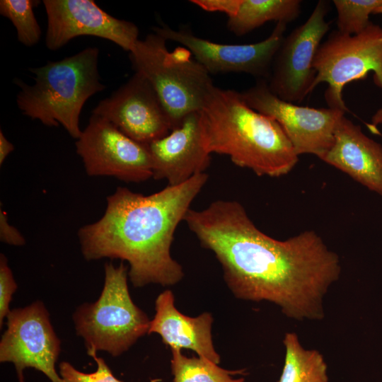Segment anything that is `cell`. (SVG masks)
Listing matches in <instances>:
<instances>
[{
  "instance_id": "19",
  "label": "cell",
  "mask_w": 382,
  "mask_h": 382,
  "mask_svg": "<svg viewBox=\"0 0 382 382\" xmlns=\"http://www.w3.org/2000/svg\"><path fill=\"white\" fill-rule=\"evenodd\" d=\"M283 343L284 363L277 382H328V366L318 350L305 349L295 332L286 333Z\"/></svg>"
},
{
  "instance_id": "23",
  "label": "cell",
  "mask_w": 382,
  "mask_h": 382,
  "mask_svg": "<svg viewBox=\"0 0 382 382\" xmlns=\"http://www.w3.org/2000/svg\"><path fill=\"white\" fill-rule=\"evenodd\" d=\"M88 355L96 362V371L85 373L76 369L70 363L62 361L59 365L62 382H122L113 375L105 361L97 356V352H91Z\"/></svg>"
},
{
  "instance_id": "12",
  "label": "cell",
  "mask_w": 382,
  "mask_h": 382,
  "mask_svg": "<svg viewBox=\"0 0 382 382\" xmlns=\"http://www.w3.org/2000/svg\"><path fill=\"white\" fill-rule=\"evenodd\" d=\"M286 25L277 23L264 40L243 45L212 42L185 28L175 30L163 25L154 30L166 40L178 42L190 50L209 74L245 73L267 81L274 56L285 37Z\"/></svg>"
},
{
  "instance_id": "9",
  "label": "cell",
  "mask_w": 382,
  "mask_h": 382,
  "mask_svg": "<svg viewBox=\"0 0 382 382\" xmlns=\"http://www.w3.org/2000/svg\"><path fill=\"white\" fill-rule=\"evenodd\" d=\"M76 149L90 176H112L129 183L153 178L148 145L137 142L96 115L76 139Z\"/></svg>"
},
{
  "instance_id": "27",
  "label": "cell",
  "mask_w": 382,
  "mask_h": 382,
  "mask_svg": "<svg viewBox=\"0 0 382 382\" xmlns=\"http://www.w3.org/2000/svg\"><path fill=\"white\" fill-rule=\"evenodd\" d=\"M14 150V146L0 131V165L1 166L8 154Z\"/></svg>"
},
{
  "instance_id": "28",
  "label": "cell",
  "mask_w": 382,
  "mask_h": 382,
  "mask_svg": "<svg viewBox=\"0 0 382 382\" xmlns=\"http://www.w3.org/2000/svg\"><path fill=\"white\" fill-rule=\"evenodd\" d=\"M374 14H382V4L376 8Z\"/></svg>"
},
{
  "instance_id": "11",
  "label": "cell",
  "mask_w": 382,
  "mask_h": 382,
  "mask_svg": "<svg viewBox=\"0 0 382 382\" xmlns=\"http://www.w3.org/2000/svg\"><path fill=\"white\" fill-rule=\"evenodd\" d=\"M240 94L249 107L280 125L298 156L308 154L320 158L332 145L335 127L345 113L339 109L309 108L283 100L271 92L264 79Z\"/></svg>"
},
{
  "instance_id": "10",
  "label": "cell",
  "mask_w": 382,
  "mask_h": 382,
  "mask_svg": "<svg viewBox=\"0 0 382 382\" xmlns=\"http://www.w3.org/2000/svg\"><path fill=\"white\" fill-rule=\"evenodd\" d=\"M328 9V1H318L306 21L284 37L267 81L271 92L280 99L300 103L313 91L316 76L313 62L330 30L325 20Z\"/></svg>"
},
{
  "instance_id": "5",
  "label": "cell",
  "mask_w": 382,
  "mask_h": 382,
  "mask_svg": "<svg viewBox=\"0 0 382 382\" xmlns=\"http://www.w3.org/2000/svg\"><path fill=\"white\" fill-rule=\"evenodd\" d=\"M166 40L154 32L139 40L129 52L135 72L142 74L157 93L173 127L199 112L214 86L210 74L185 47L169 51Z\"/></svg>"
},
{
  "instance_id": "18",
  "label": "cell",
  "mask_w": 382,
  "mask_h": 382,
  "mask_svg": "<svg viewBox=\"0 0 382 382\" xmlns=\"http://www.w3.org/2000/svg\"><path fill=\"white\" fill-rule=\"evenodd\" d=\"M300 0H241L234 15L228 18V30L244 35L268 21L289 23L301 13Z\"/></svg>"
},
{
  "instance_id": "13",
  "label": "cell",
  "mask_w": 382,
  "mask_h": 382,
  "mask_svg": "<svg viewBox=\"0 0 382 382\" xmlns=\"http://www.w3.org/2000/svg\"><path fill=\"white\" fill-rule=\"evenodd\" d=\"M47 17L45 45L62 48L74 37L90 35L108 40L131 52L139 39L132 22L116 18L92 0H44Z\"/></svg>"
},
{
  "instance_id": "25",
  "label": "cell",
  "mask_w": 382,
  "mask_h": 382,
  "mask_svg": "<svg viewBox=\"0 0 382 382\" xmlns=\"http://www.w3.org/2000/svg\"><path fill=\"white\" fill-rule=\"evenodd\" d=\"M241 0H191L192 4L208 12H220L232 16L237 11Z\"/></svg>"
},
{
  "instance_id": "22",
  "label": "cell",
  "mask_w": 382,
  "mask_h": 382,
  "mask_svg": "<svg viewBox=\"0 0 382 382\" xmlns=\"http://www.w3.org/2000/svg\"><path fill=\"white\" fill-rule=\"evenodd\" d=\"M337 11V30L349 35L364 31L371 23V14L382 0H333Z\"/></svg>"
},
{
  "instance_id": "26",
  "label": "cell",
  "mask_w": 382,
  "mask_h": 382,
  "mask_svg": "<svg viewBox=\"0 0 382 382\" xmlns=\"http://www.w3.org/2000/svg\"><path fill=\"white\" fill-rule=\"evenodd\" d=\"M0 240L1 242L16 246L23 245L25 240L14 226L9 224L6 213L0 209Z\"/></svg>"
},
{
  "instance_id": "7",
  "label": "cell",
  "mask_w": 382,
  "mask_h": 382,
  "mask_svg": "<svg viewBox=\"0 0 382 382\" xmlns=\"http://www.w3.org/2000/svg\"><path fill=\"white\" fill-rule=\"evenodd\" d=\"M313 68L316 72L312 91L320 83L328 85L325 92L328 108L349 112L342 96L345 85L364 79L371 71L382 88V28L372 22L361 33L349 35L335 30L318 47ZM382 125V106L367 125L373 133Z\"/></svg>"
},
{
  "instance_id": "8",
  "label": "cell",
  "mask_w": 382,
  "mask_h": 382,
  "mask_svg": "<svg viewBox=\"0 0 382 382\" xmlns=\"http://www.w3.org/2000/svg\"><path fill=\"white\" fill-rule=\"evenodd\" d=\"M60 351L61 341L42 301L11 310L0 340V361L14 365L19 382H25L28 368L41 371L51 382H62L55 366Z\"/></svg>"
},
{
  "instance_id": "6",
  "label": "cell",
  "mask_w": 382,
  "mask_h": 382,
  "mask_svg": "<svg viewBox=\"0 0 382 382\" xmlns=\"http://www.w3.org/2000/svg\"><path fill=\"white\" fill-rule=\"evenodd\" d=\"M104 284L93 303L79 306L73 313L76 333L84 340L87 354L104 351L118 357L148 334L150 320L132 301L127 285L128 270L104 265Z\"/></svg>"
},
{
  "instance_id": "15",
  "label": "cell",
  "mask_w": 382,
  "mask_h": 382,
  "mask_svg": "<svg viewBox=\"0 0 382 382\" xmlns=\"http://www.w3.org/2000/svg\"><path fill=\"white\" fill-rule=\"evenodd\" d=\"M147 145L153 178L166 180L168 185L184 183L204 173L210 164V154L202 144L199 111L189 114L168 134Z\"/></svg>"
},
{
  "instance_id": "14",
  "label": "cell",
  "mask_w": 382,
  "mask_h": 382,
  "mask_svg": "<svg viewBox=\"0 0 382 382\" xmlns=\"http://www.w3.org/2000/svg\"><path fill=\"white\" fill-rule=\"evenodd\" d=\"M133 140L144 144L163 137L173 129L155 90L141 74L134 75L92 110Z\"/></svg>"
},
{
  "instance_id": "17",
  "label": "cell",
  "mask_w": 382,
  "mask_h": 382,
  "mask_svg": "<svg viewBox=\"0 0 382 382\" xmlns=\"http://www.w3.org/2000/svg\"><path fill=\"white\" fill-rule=\"evenodd\" d=\"M155 311L148 334L159 335L163 343L171 349H190L198 357L220 363V356L212 341L213 317L210 313L204 312L197 317L183 314L176 308L175 296L170 289L157 296Z\"/></svg>"
},
{
  "instance_id": "1",
  "label": "cell",
  "mask_w": 382,
  "mask_h": 382,
  "mask_svg": "<svg viewBox=\"0 0 382 382\" xmlns=\"http://www.w3.org/2000/svg\"><path fill=\"white\" fill-rule=\"evenodd\" d=\"M184 221L221 265L239 299L267 301L297 320L324 317L323 298L340 276L338 255L313 230L280 241L262 232L238 201L189 209Z\"/></svg>"
},
{
  "instance_id": "2",
  "label": "cell",
  "mask_w": 382,
  "mask_h": 382,
  "mask_svg": "<svg viewBox=\"0 0 382 382\" xmlns=\"http://www.w3.org/2000/svg\"><path fill=\"white\" fill-rule=\"evenodd\" d=\"M208 179L199 173L149 195L117 187L107 197L103 216L78 231L83 257L127 261L134 287L178 283L184 272L170 254L174 234Z\"/></svg>"
},
{
  "instance_id": "24",
  "label": "cell",
  "mask_w": 382,
  "mask_h": 382,
  "mask_svg": "<svg viewBox=\"0 0 382 382\" xmlns=\"http://www.w3.org/2000/svg\"><path fill=\"white\" fill-rule=\"evenodd\" d=\"M18 288L12 271L8 265L6 256L0 255V328L11 310L9 308L12 296Z\"/></svg>"
},
{
  "instance_id": "16",
  "label": "cell",
  "mask_w": 382,
  "mask_h": 382,
  "mask_svg": "<svg viewBox=\"0 0 382 382\" xmlns=\"http://www.w3.org/2000/svg\"><path fill=\"white\" fill-rule=\"evenodd\" d=\"M382 196V145L342 115L330 149L320 158Z\"/></svg>"
},
{
  "instance_id": "21",
  "label": "cell",
  "mask_w": 382,
  "mask_h": 382,
  "mask_svg": "<svg viewBox=\"0 0 382 382\" xmlns=\"http://www.w3.org/2000/svg\"><path fill=\"white\" fill-rule=\"evenodd\" d=\"M39 4V1L34 0L0 1L1 15L12 22L18 41L28 47L35 45L40 39L41 29L33 12Z\"/></svg>"
},
{
  "instance_id": "3",
  "label": "cell",
  "mask_w": 382,
  "mask_h": 382,
  "mask_svg": "<svg viewBox=\"0 0 382 382\" xmlns=\"http://www.w3.org/2000/svg\"><path fill=\"white\" fill-rule=\"evenodd\" d=\"M199 126L209 154L226 155L258 176L286 175L298 163L280 125L249 107L236 91L214 86L199 110Z\"/></svg>"
},
{
  "instance_id": "4",
  "label": "cell",
  "mask_w": 382,
  "mask_h": 382,
  "mask_svg": "<svg viewBox=\"0 0 382 382\" xmlns=\"http://www.w3.org/2000/svg\"><path fill=\"white\" fill-rule=\"evenodd\" d=\"M98 56L97 47H87L71 57L30 69L35 75L33 85L14 80L21 88L16 98L20 110L46 126L62 125L78 139L82 133L79 117L83 105L105 88L99 75Z\"/></svg>"
},
{
  "instance_id": "20",
  "label": "cell",
  "mask_w": 382,
  "mask_h": 382,
  "mask_svg": "<svg viewBox=\"0 0 382 382\" xmlns=\"http://www.w3.org/2000/svg\"><path fill=\"white\" fill-rule=\"evenodd\" d=\"M170 361L173 382H244V378H234L246 374L245 369L227 370L217 364L200 357H187L181 350L171 349Z\"/></svg>"
}]
</instances>
